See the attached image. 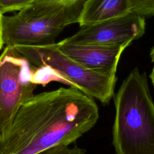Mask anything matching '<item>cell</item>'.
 Masks as SVG:
<instances>
[{"label": "cell", "instance_id": "1", "mask_svg": "<svg viewBox=\"0 0 154 154\" xmlns=\"http://www.w3.org/2000/svg\"><path fill=\"white\" fill-rule=\"evenodd\" d=\"M99 119L93 98L70 87L34 95L17 112L0 139V154H37L69 145L90 130Z\"/></svg>", "mask_w": 154, "mask_h": 154}, {"label": "cell", "instance_id": "2", "mask_svg": "<svg viewBox=\"0 0 154 154\" xmlns=\"http://www.w3.org/2000/svg\"><path fill=\"white\" fill-rule=\"evenodd\" d=\"M112 129L116 154H154V104L145 73L134 69L115 99Z\"/></svg>", "mask_w": 154, "mask_h": 154}, {"label": "cell", "instance_id": "3", "mask_svg": "<svg viewBox=\"0 0 154 154\" xmlns=\"http://www.w3.org/2000/svg\"><path fill=\"white\" fill-rule=\"evenodd\" d=\"M81 9L76 5L34 3L9 16H3V39L7 46L55 43L68 25L78 23Z\"/></svg>", "mask_w": 154, "mask_h": 154}, {"label": "cell", "instance_id": "4", "mask_svg": "<svg viewBox=\"0 0 154 154\" xmlns=\"http://www.w3.org/2000/svg\"><path fill=\"white\" fill-rule=\"evenodd\" d=\"M34 66L48 67L55 81L64 82L103 104L114 93L116 75L88 69L63 54L58 43L40 46H14Z\"/></svg>", "mask_w": 154, "mask_h": 154}, {"label": "cell", "instance_id": "5", "mask_svg": "<svg viewBox=\"0 0 154 154\" xmlns=\"http://www.w3.org/2000/svg\"><path fill=\"white\" fill-rule=\"evenodd\" d=\"M36 69L13 46H7L1 54L0 139L9 131L21 106L34 96Z\"/></svg>", "mask_w": 154, "mask_h": 154}, {"label": "cell", "instance_id": "6", "mask_svg": "<svg viewBox=\"0 0 154 154\" xmlns=\"http://www.w3.org/2000/svg\"><path fill=\"white\" fill-rule=\"evenodd\" d=\"M144 17L135 12L101 22L87 25L74 35L60 42L66 45H130L145 32Z\"/></svg>", "mask_w": 154, "mask_h": 154}, {"label": "cell", "instance_id": "7", "mask_svg": "<svg viewBox=\"0 0 154 154\" xmlns=\"http://www.w3.org/2000/svg\"><path fill=\"white\" fill-rule=\"evenodd\" d=\"M60 51L83 66L108 74L116 75L118 63L123 51L130 45H66L58 42Z\"/></svg>", "mask_w": 154, "mask_h": 154}, {"label": "cell", "instance_id": "8", "mask_svg": "<svg viewBox=\"0 0 154 154\" xmlns=\"http://www.w3.org/2000/svg\"><path fill=\"white\" fill-rule=\"evenodd\" d=\"M132 12L129 0H86L78 23L81 27L117 18Z\"/></svg>", "mask_w": 154, "mask_h": 154}, {"label": "cell", "instance_id": "9", "mask_svg": "<svg viewBox=\"0 0 154 154\" xmlns=\"http://www.w3.org/2000/svg\"><path fill=\"white\" fill-rule=\"evenodd\" d=\"M132 11L145 17L154 16V0H129Z\"/></svg>", "mask_w": 154, "mask_h": 154}, {"label": "cell", "instance_id": "10", "mask_svg": "<svg viewBox=\"0 0 154 154\" xmlns=\"http://www.w3.org/2000/svg\"><path fill=\"white\" fill-rule=\"evenodd\" d=\"M37 0H0V11L4 14L13 11H20L33 4Z\"/></svg>", "mask_w": 154, "mask_h": 154}, {"label": "cell", "instance_id": "11", "mask_svg": "<svg viewBox=\"0 0 154 154\" xmlns=\"http://www.w3.org/2000/svg\"><path fill=\"white\" fill-rule=\"evenodd\" d=\"M37 154H85V153L77 146L69 147V145H61L49 149Z\"/></svg>", "mask_w": 154, "mask_h": 154}, {"label": "cell", "instance_id": "12", "mask_svg": "<svg viewBox=\"0 0 154 154\" xmlns=\"http://www.w3.org/2000/svg\"><path fill=\"white\" fill-rule=\"evenodd\" d=\"M3 39V14L0 11V50L4 46Z\"/></svg>", "mask_w": 154, "mask_h": 154}, {"label": "cell", "instance_id": "13", "mask_svg": "<svg viewBox=\"0 0 154 154\" xmlns=\"http://www.w3.org/2000/svg\"><path fill=\"white\" fill-rule=\"evenodd\" d=\"M150 57L151 59V61L154 64V46L152 48L150 52Z\"/></svg>", "mask_w": 154, "mask_h": 154}, {"label": "cell", "instance_id": "14", "mask_svg": "<svg viewBox=\"0 0 154 154\" xmlns=\"http://www.w3.org/2000/svg\"><path fill=\"white\" fill-rule=\"evenodd\" d=\"M150 79H151V81H152V83L153 84V86H154V66L152 68V72L150 74V76H149Z\"/></svg>", "mask_w": 154, "mask_h": 154}, {"label": "cell", "instance_id": "15", "mask_svg": "<svg viewBox=\"0 0 154 154\" xmlns=\"http://www.w3.org/2000/svg\"><path fill=\"white\" fill-rule=\"evenodd\" d=\"M53 0H37L34 3H42V2H48Z\"/></svg>", "mask_w": 154, "mask_h": 154}]
</instances>
